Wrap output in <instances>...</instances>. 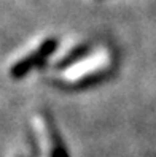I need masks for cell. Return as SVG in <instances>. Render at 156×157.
I'll return each mask as SVG.
<instances>
[{
	"label": "cell",
	"mask_w": 156,
	"mask_h": 157,
	"mask_svg": "<svg viewBox=\"0 0 156 157\" xmlns=\"http://www.w3.org/2000/svg\"><path fill=\"white\" fill-rule=\"evenodd\" d=\"M58 46H59V40L58 38H46V40H43L38 44V48H37V49H34L32 52L27 54L26 57H22V59H19L18 62L13 63L11 68H10V76L14 78V79L24 78L29 71H32L37 67H40L45 60L50 59L53 54L56 52Z\"/></svg>",
	"instance_id": "obj_1"
},
{
	"label": "cell",
	"mask_w": 156,
	"mask_h": 157,
	"mask_svg": "<svg viewBox=\"0 0 156 157\" xmlns=\"http://www.w3.org/2000/svg\"><path fill=\"white\" fill-rule=\"evenodd\" d=\"M43 121H45V128L48 133V140H50V149H51V157H69L67 147L62 141V136L58 130L56 124H54L51 114L48 111L43 113Z\"/></svg>",
	"instance_id": "obj_2"
},
{
	"label": "cell",
	"mask_w": 156,
	"mask_h": 157,
	"mask_svg": "<svg viewBox=\"0 0 156 157\" xmlns=\"http://www.w3.org/2000/svg\"><path fill=\"white\" fill-rule=\"evenodd\" d=\"M89 52H91V44H88V43L78 44V46H75L72 51H69L66 56H64V57L56 63V68H58V70H66V68L72 67L73 63H77V62H80L81 59H85L86 56H89Z\"/></svg>",
	"instance_id": "obj_3"
}]
</instances>
